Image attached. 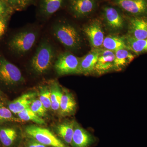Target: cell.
Returning <instances> with one entry per match:
<instances>
[{
	"label": "cell",
	"instance_id": "cell-1",
	"mask_svg": "<svg viewBox=\"0 0 147 147\" xmlns=\"http://www.w3.org/2000/svg\"><path fill=\"white\" fill-rule=\"evenodd\" d=\"M52 30L54 36L67 50L76 51L82 48V36L72 24L59 20L54 24Z\"/></svg>",
	"mask_w": 147,
	"mask_h": 147
},
{
	"label": "cell",
	"instance_id": "cell-2",
	"mask_svg": "<svg viewBox=\"0 0 147 147\" xmlns=\"http://www.w3.org/2000/svg\"><path fill=\"white\" fill-rule=\"evenodd\" d=\"M55 57L56 52L52 43L48 40H42L31 60L32 70L38 75L46 73L53 65Z\"/></svg>",
	"mask_w": 147,
	"mask_h": 147
},
{
	"label": "cell",
	"instance_id": "cell-3",
	"mask_svg": "<svg viewBox=\"0 0 147 147\" xmlns=\"http://www.w3.org/2000/svg\"><path fill=\"white\" fill-rule=\"evenodd\" d=\"M38 36L36 29L28 28L22 30L16 34L9 42L10 50L16 55L23 56L34 47Z\"/></svg>",
	"mask_w": 147,
	"mask_h": 147
},
{
	"label": "cell",
	"instance_id": "cell-4",
	"mask_svg": "<svg viewBox=\"0 0 147 147\" xmlns=\"http://www.w3.org/2000/svg\"><path fill=\"white\" fill-rule=\"evenodd\" d=\"M99 3V0H65L64 6L74 17L82 18L93 13Z\"/></svg>",
	"mask_w": 147,
	"mask_h": 147
},
{
	"label": "cell",
	"instance_id": "cell-5",
	"mask_svg": "<svg viewBox=\"0 0 147 147\" xmlns=\"http://www.w3.org/2000/svg\"><path fill=\"white\" fill-rule=\"evenodd\" d=\"M29 137L45 146L53 147H67L59 139L47 129L32 125L25 129Z\"/></svg>",
	"mask_w": 147,
	"mask_h": 147
},
{
	"label": "cell",
	"instance_id": "cell-6",
	"mask_svg": "<svg viewBox=\"0 0 147 147\" xmlns=\"http://www.w3.org/2000/svg\"><path fill=\"white\" fill-rule=\"evenodd\" d=\"M80 58L69 52H64L59 55L54 67L59 75L79 74Z\"/></svg>",
	"mask_w": 147,
	"mask_h": 147
},
{
	"label": "cell",
	"instance_id": "cell-7",
	"mask_svg": "<svg viewBox=\"0 0 147 147\" xmlns=\"http://www.w3.org/2000/svg\"><path fill=\"white\" fill-rule=\"evenodd\" d=\"M21 70L5 58H0V82L8 86H13L24 82Z\"/></svg>",
	"mask_w": 147,
	"mask_h": 147
},
{
	"label": "cell",
	"instance_id": "cell-8",
	"mask_svg": "<svg viewBox=\"0 0 147 147\" xmlns=\"http://www.w3.org/2000/svg\"><path fill=\"white\" fill-rule=\"evenodd\" d=\"M120 9L112 5H105L101 9V14L106 26L113 31L123 29L124 20Z\"/></svg>",
	"mask_w": 147,
	"mask_h": 147
},
{
	"label": "cell",
	"instance_id": "cell-9",
	"mask_svg": "<svg viewBox=\"0 0 147 147\" xmlns=\"http://www.w3.org/2000/svg\"><path fill=\"white\" fill-rule=\"evenodd\" d=\"M130 16H147V0H110Z\"/></svg>",
	"mask_w": 147,
	"mask_h": 147
},
{
	"label": "cell",
	"instance_id": "cell-10",
	"mask_svg": "<svg viewBox=\"0 0 147 147\" xmlns=\"http://www.w3.org/2000/svg\"><path fill=\"white\" fill-rule=\"evenodd\" d=\"M84 32L92 49H99L104 39V32L100 21L95 19L84 27Z\"/></svg>",
	"mask_w": 147,
	"mask_h": 147
},
{
	"label": "cell",
	"instance_id": "cell-11",
	"mask_svg": "<svg viewBox=\"0 0 147 147\" xmlns=\"http://www.w3.org/2000/svg\"><path fill=\"white\" fill-rule=\"evenodd\" d=\"M128 22L127 36L136 39L147 38V16H131Z\"/></svg>",
	"mask_w": 147,
	"mask_h": 147
},
{
	"label": "cell",
	"instance_id": "cell-12",
	"mask_svg": "<svg viewBox=\"0 0 147 147\" xmlns=\"http://www.w3.org/2000/svg\"><path fill=\"white\" fill-rule=\"evenodd\" d=\"M37 14L43 19H47L64 6L65 0H37Z\"/></svg>",
	"mask_w": 147,
	"mask_h": 147
},
{
	"label": "cell",
	"instance_id": "cell-13",
	"mask_svg": "<svg viewBox=\"0 0 147 147\" xmlns=\"http://www.w3.org/2000/svg\"><path fill=\"white\" fill-rule=\"evenodd\" d=\"M115 59V52L100 49L94 71L98 74L102 75L114 69Z\"/></svg>",
	"mask_w": 147,
	"mask_h": 147
},
{
	"label": "cell",
	"instance_id": "cell-14",
	"mask_svg": "<svg viewBox=\"0 0 147 147\" xmlns=\"http://www.w3.org/2000/svg\"><path fill=\"white\" fill-rule=\"evenodd\" d=\"M100 50L92 49L89 53L80 59L79 74L88 75L94 71Z\"/></svg>",
	"mask_w": 147,
	"mask_h": 147
},
{
	"label": "cell",
	"instance_id": "cell-15",
	"mask_svg": "<svg viewBox=\"0 0 147 147\" xmlns=\"http://www.w3.org/2000/svg\"><path fill=\"white\" fill-rule=\"evenodd\" d=\"M93 141L92 135L75 122L71 144L72 146L88 147Z\"/></svg>",
	"mask_w": 147,
	"mask_h": 147
},
{
	"label": "cell",
	"instance_id": "cell-16",
	"mask_svg": "<svg viewBox=\"0 0 147 147\" xmlns=\"http://www.w3.org/2000/svg\"><path fill=\"white\" fill-rule=\"evenodd\" d=\"M36 96L35 92L27 93L22 95L9 105V109L12 113L17 114L27 108H30L31 104Z\"/></svg>",
	"mask_w": 147,
	"mask_h": 147
},
{
	"label": "cell",
	"instance_id": "cell-17",
	"mask_svg": "<svg viewBox=\"0 0 147 147\" xmlns=\"http://www.w3.org/2000/svg\"><path fill=\"white\" fill-rule=\"evenodd\" d=\"M114 70L121 71L134 59L135 55L127 49H122L115 52Z\"/></svg>",
	"mask_w": 147,
	"mask_h": 147
},
{
	"label": "cell",
	"instance_id": "cell-18",
	"mask_svg": "<svg viewBox=\"0 0 147 147\" xmlns=\"http://www.w3.org/2000/svg\"><path fill=\"white\" fill-rule=\"evenodd\" d=\"M76 102L73 95L65 90L63 92L60 105L61 115L64 116L72 115L76 110Z\"/></svg>",
	"mask_w": 147,
	"mask_h": 147
},
{
	"label": "cell",
	"instance_id": "cell-19",
	"mask_svg": "<svg viewBox=\"0 0 147 147\" xmlns=\"http://www.w3.org/2000/svg\"><path fill=\"white\" fill-rule=\"evenodd\" d=\"M102 46L104 49L114 52L121 49H127L125 38L115 35H110L104 38Z\"/></svg>",
	"mask_w": 147,
	"mask_h": 147
},
{
	"label": "cell",
	"instance_id": "cell-20",
	"mask_svg": "<svg viewBox=\"0 0 147 147\" xmlns=\"http://www.w3.org/2000/svg\"><path fill=\"white\" fill-rule=\"evenodd\" d=\"M125 41L127 49L136 55L147 53V38L144 39H136L126 36Z\"/></svg>",
	"mask_w": 147,
	"mask_h": 147
},
{
	"label": "cell",
	"instance_id": "cell-21",
	"mask_svg": "<svg viewBox=\"0 0 147 147\" xmlns=\"http://www.w3.org/2000/svg\"><path fill=\"white\" fill-rule=\"evenodd\" d=\"M74 121H65L60 124L57 127L59 136L67 144H71L74 131Z\"/></svg>",
	"mask_w": 147,
	"mask_h": 147
},
{
	"label": "cell",
	"instance_id": "cell-22",
	"mask_svg": "<svg viewBox=\"0 0 147 147\" xmlns=\"http://www.w3.org/2000/svg\"><path fill=\"white\" fill-rule=\"evenodd\" d=\"M51 96V108L54 111L59 110L63 92L59 86L56 82L51 85L50 88Z\"/></svg>",
	"mask_w": 147,
	"mask_h": 147
},
{
	"label": "cell",
	"instance_id": "cell-23",
	"mask_svg": "<svg viewBox=\"0 0 147 147\" xmlns=\"http://www.w3.org/2000/svg\"><path fill=\"white\" fill-rule=\"evenodd\" d=\"M17 137V132L14 128L7 127L0 129V140L5 146H11Z\"/></svg>",
	"mask_w": 147,
	"mask_h": 147
},
{
	"label": "cell",
	"instance_id": "cell-24",
	"mask_svg": "<svg viewBox=\"0 0 147 147\" xmlns=\"http://www.w3.org/2000/svg\"><path fill=\"white\" fill-rule=\"evenodd\" d=\"M18 117L24 121H32L39 125H44L45 121L28 108L17 114Z\"/></svg>",
	"mask_w": 147,
	"mask_h": 147
},
{
	"label": "cell",
	"instance_id": "cell-25",
	"mask_svg": "<svg viewBox=\"0 0 147 147\" xmlns=\"http://www.w3.org/2000/svg\"><path fill=\"white\" fill-rule=\"evenodd\" d=\"M14 10H25L32 5L34 4L37 0H6Z\"/></svg>",
	"mask_w": 147,
	"mask_h": 147
},
{
	"label": "cell",
	"instance_id": "cell-26",
	"mask_svg": "<svg viewBox=\"0 0 147 147\" xmlns=\"http://www.w3.org/2000/svg\"><path fill=\"white\" fill-rule=\"evenodd\" d=\"M46 109L51 108V96L50 88L47 86L40 88L39 93V99Z\"/></svg>",
	"mask_w": 147,
	"mask_h": 147
},
{
	"label": "cell",
	"instance_id": "cell-27",
	"mask_svg": "<svg viewBox=\"0 0 147 147\" xmlns=\"http://www.w3.org/2000/svg\"><path fill=\"white\" fill-rule=\"evenodd\" d=\"M0 121H11L18 122H24L20 119L13 117L12 112L10 110L1 105H0Z\"/></svg>",
	"mask_w": 147,
	"mask_h": 147
},
{
	"label": "cell",
	"instance_id": "cell-28",
	"mask_svg": "<svg viewBox=\"0 0 147 147\" xmlns=\"http://www.w3.org/2000/svg\"><path fill=\"white\" fill-rule=\"evenodd\" d=\"M31 110L40 117H43L47 113V109L44 107L40 100L34 99L30 107Z\"/></svg>",
	"mask_w": 147,
	"mask_h": 147
},
{
	"label": "cell",
	"instance_id": "cell-29",
	"mask_svg": "<svg viewBox=\"0 0 147 147\" xmlns=\"http://www.w3.org/2000/svg\"><path fill=\"white\" fill-rule=\"evenodd\" d=\"M14 9L6 0H0V18H6L13 12Z\"/></svg>",
	"mask_w": 147,
	"mask_h": 147
},
{
	"label": "cell",
	"instance_id": "cell-30",
	"mask_svg": "<svg viewBox=\"0 0 147 147\" xmlns=\"http://www.w3.org/2000/svg\"><path fill=\"white\" fill-rule=\"evenodd\" d=\"M5 18H0V37L4 34L6 29Z\"/></svg>",
	"mask_w": 147,
	"mask_h": 147
},
{
	"label": "cell",
	"instance_id": "cell-31",
	"mask_svg": "<svg viewBox=\"0 0 147 147\" xmlns=\"http://www.w3.org/2000/svg\"><path fill=\"white\" fill-rule=\"evenodd\" d=\"M28 147H37L36 145V142L32 141L29 144Z\"/></svg>",
	"mask_w": 147,
	"mask_h": 147
},
{
	"label": "cell",
	"instance_id": "cell-32",
	"mask_svg": "<svg viewBox=\"0 0 147 147\" xmlns=\"http://www.w3.org/2000/svg\"><path fill=\"white\" fill-rule=\"evenodd\" d=\"M36 145L37 147H45V145L42 144L37 142H36Z\"/></svg>",
	"mask_w": 147,
	"mask_h": 147
},
{
	"label": "cell",
	"instance_id": "cell-33",
	"mask_svg": "<svg viewBox=\"0 0 147 147\" xmlns=\"http://www.w3.org/2000/svg\"></svg>",
	"mask_w": 147,
	"mask_h": 147
}]
</instances>
